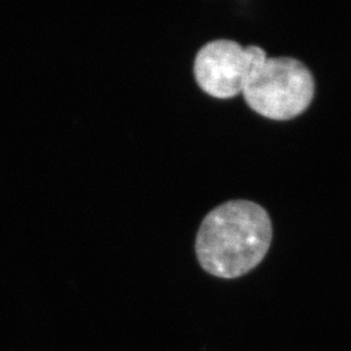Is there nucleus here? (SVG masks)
I'll return each instance as SVG.
<instances>
[{
    "instance_id": "obj_1",
    "label": "nucleus",
    "mask_w": 351,
    "mask_h": 351,
    "mask_svg": "<svg viewBox=\"0 0 351 351\" xmlns=\"http://www.w3.org/2000/svg\"><path fill=\"white\" fill-rule=\"evenodd\" d=\"M272 241L265 208L252 200L223 202L202 219L195 252L202 269L222 278L247 274L262 262Z\"/></svg>"
},
{
    "instance_id": "obj_3",
    "label": "nucleus",
    "mask_w": 351,
    "mask_h": 351,
    "mask_svg": "<svg viewBox=\"0 0 351 351\" xmlns=\"http://www.w3.org/2000/svg\"><path fill=\"white\" fill-rule=\"evenodd\" d=\"M266 57L262 47H242L230 39L213 40L195 55L193 72L206 93L226 99L243 91L254 67Z\"/></svg>"
},
{
    "instance_id": "obj_2",
    "label": "nucleus",
    "mask_w": 351,
    "mask_h": 351,
    "mask_svg": "<svg viewBox=\"0 0 351 351\" xmlns=\"http://www.w3.org/2000/svg\"><path fill=\"white\" fill-rule=\"evenodd\" d=\"M242 93L249 106L263 117L289 119L312 103L315 80L302 60L266 57L254 67Z\"/></svg>"
}]
</instances>
